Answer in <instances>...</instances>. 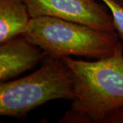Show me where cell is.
Listing matches in <instances>:
<instances>
[{"label": "cell", "mask_w": 123, "mask_h": 123, "mask_svg": "<svg viewBox=\"0 0 123 123\" xmlns=\"http://www.w3.org/2000/svg\"><path fill=\"white\" fill-rule=\"evenodd\" d=\"M72 72L75 98L70 109L101 123L111 110L123 106V44L114 54L96 61L62 58Z\"/></svg>", "instance_id": "1"}, {"label": "cell", "mask_w": 123, "mask_h": 123, "mask_svg": "<svg viewBox=\"0 0 123 123\" xmlns=\"http://www.w3.org/2000/svg\"><path fill=\"white\" fill-rule=\"evenodd\" d=\"M22 35L47 55L57 58L73 55L103 59L113 55L121 43L116 31H104L49 16L31 18Z\"/></svg>", "instance_id": "2"}, {"label": "cell", "mask_w": 123, "mask_h": 123, "mask_svg": "<svg viewBox=\"0 0 123 123\" xmlns=\"http://www.w3.org/2000/svg\"><path fill=\"white\" fill-rule=\"evenodd\" d=\"M72 72L62 58L47 55L35 72L0 84V114L24 117L30 111L55 99L73 100Z\"/></svg>", "instance_id": "3"}, {"label": "cell", "mask_w": 123, "mask_h": 123, "mask_svg": "<svg viewBox=\"0 0 123 123\" xmlns=\"http://www.w3.org/2000/svg\"><path fill=\"white\" fill-rule=\"evenodd\" d=\"M31 18L49 16L86 25L107 32L116 31L112 15L94 0H23Z\"/></svg>", "instance_id": "4"}, {"label": "cell", "mask_w": 123, "mask_h": 123, "mask_svg": "<svg viewBox=\"0 0 123 123\" xmlns=\"http://www.w3.org/2000/svg\"><path fill=\"white\" fill-rule=\"evenodd\" d=\"M46 56L44 51L23 35L1 44L0 80L7 81L34 68Z\"/></svg>", "instance_id": "5"}, {"label": "cell", "mask_w": 123, "mask_h": 123, "mask_svg": "<svg viewBox=\"0 0 123 123\" xmlns=\"http://www.w3.org/2000/svg\"><path fill=\"white\" fill-rule=\"evenodd\" d=\"M31 18L23 0H0V44L22 35Z\"/></svg>", "instance_id": "6"}, {"label": "cell", "mask_w": 123, "mask_h": 123, "mask_svg": "<svg viewBox=\"0 0 123 123\" xmlns=\"http://www.w3.org/2000/svg\"><path fill=\"white\" fill-rule=\"evenodd\" d=\"M110 9L114 19L116 30L123 39V7L116 3L114 0H101Z\"/></svg>", "instance_id": "7"}, {"label": "cell", "mask_w": 123, "mask_h": 123, "mask_svg": "<svg viewBox=\"0 0 123 123\" xmlns=\"http://www.w3.org/2000/svg\"><path fill=\"white\" fill-rule=\"evenodd\" d=\"M60 123H91L87 116L77 110L70 109L59 121Z\"/></svg>", "instance_id": "8"}, {"label": "cell", "mask_w": 123, "mask_h": 123, "mask_svg": "<svg viewBox=\"0 0 123 123\" xmlns=\"http://www.w3.org/2000/svg\"><path fill=\"white\" fill-rule=\"evenodd\" d=\"M101 123H123V106L109 111Z\"/></svg>", "instance_id": "9"}, {"label": "cell", "mask_w": 123, "mask_h": 123, "mask_svg": "<svg viewBox=\"0 0 123 123\" xmlns=\"http://www.w3.org/2000/svg\"><path fill=\"white\" fill-rule=\"evenodd\" d=\"M116 3H118L120 6L123 7V0H114Z\"/></svg>", "instance_id": "10"}]
</instances>
